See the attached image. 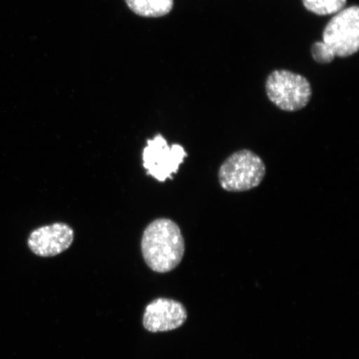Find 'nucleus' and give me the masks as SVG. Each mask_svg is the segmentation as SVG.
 Returning a JSON list of instances; mask_svg holds the SVG:
<instances>
[{
    "label": "nucleus",
    "instance_id": "2",
    "mask_svg": "<svg viewBox=\"0 0 359 359\" xmlns=\"http://www.w3.org/2000/svg\"><path fill=\"white\" fill-rule=\"evenodd\" d=\"M266 167L262 157L249 149L235 151L219 168V186L228 192L248 191L262 184Z\"/></svg>",
    "mask_w": 359,
    "mask_h": 359
},
{
    "label": "nucleus",
    "instance_id": "1",
    "mask_svg": "<svg viewBox=\"0 0 359 359\" xmlns=\"http://www.w3.org/2000/svg\"><path fill=\"white\" fill-rule=\"evenodd\" d=\"M146 264L156 273L176 269L185 255V240L178 224L167 218L156 219L146 228L142 238Z\"/></svg>",
    "mask_w": 359,
    "mask_h": 359
},
{
    "label": "nucleus",
    "instance_id": "5",
    "mask_svg": "<svg viewBox=\"0 0 359 359\" xmlns=\"http://www.w3.org/2000/svg\"><path fill=\"white\" fill-rule=\"evenodd\" d=\"M323 42L335 57L352 56L359 48V8L351 6L337 13L323 33Z\"/></svg>",
    "mask_w": 359,
    "mask_h": 359
},
{
    "label": "nucleus",
    "instance_id": "3",
    "mask_svg": "<svg viewBox=\"0 0 359 359\" xmlns=\"http://www.w3.org/2000/svg\"><path fill=\"white\" fill-rule=\"evenodd\" d=\"M266 90L269 101L278 109L290 112L304 109L313 93L306 78L288 70H276L269 74Z\"/></svg>",
    "mask_w": 359,
    "mask_h": 359
},
{
    "label": "nucleus",
    "instance_id": "8",
    "mask_svg": "<svg viewBox=\"0 0 359 359\" xmlns=\"http://www.w3.org/2000/svg\"><path fill=\"white\" fill-rule=\"evenodd\" d=\"M128 6L137 15L158 18L172 11L173 0H126Z\"/></svg>",
    "mask_w": 359,
    "mask_h": 359
},
{
    "label": "nucleus",
    "instance_id": "10",
    "mask_svg": "<svg viewBox=\"0 0 359 359\" xmlns=\"http://www.w3.org/2000/svg\"><path fill=\"white\" fill-rule=\"evenodd\" d=\"M312 56L318 64H330L334 61L333 51L324 42H316L312 46Z\"/></svg>",
    "mask_w": 359,
    "mask_h": 359
},
{
    "label": "nucleus",
    "instance_id": "9",
    "mask_svg": "<svg viewBox=\"0 0 359 359\" xmlns=\"http://www.w3.org/2000/svg\"><path fill=\"white\" fill-rule=\"evenodd\" d=\"M309 12L317 15H330L343 11L347 0H302Z\"/></svg>",
    "mask_w": 359,
    "mask_h": 359
},
{
    "label": "nucleus",
    "instance_id": "6",
    "mask_svg": "<svg viewBox=\"0 0 359 359\" xmlns=\"http://www.w3.org/2000/svg\"><path fill=\"white\" fill-rule=\"evenodd\" d=\"M187 311L177 300L158 298L147 305L143 314V326L151 333H160L178 329L185 324Z\"/></svg>",
    "mask_w": 359,
    "mask_h": 359
},
{
    "label": "nucleus",
    "instance_id": "4",
    "mask_svg": "<svg viewBox=\"0 0 359 359\" xmlns=\"http://www.w3.org/2000/svg\"><path fill=\"white\" fill-rule=\"evenodd\" d=\"M187 156V151L182 145L169 146L167 140L161 134H157L147 140L143 149V167L147 175L164 182L168 179H173V174L178 172Z\"/></svg>",
    "mask_w": 359,
    "mask_h": 359
},
{
    "label": "nucleus",
    "instance_id": "7",
    "mask_svg": "<svg viewBox=\"0 0 359 359\" xmlns=\"http://www.w3.org/2000/svg\"><path fill=\"white\" fill-rule=\"evenodd\" d=\"M74 239L73 229L65 223L57 222L36 229L29 237L28 245L36 255L53 257L69 249Z\"/></svg>",
    "mask_w": 359,
    "mask_h": 359
}]
</instances>
